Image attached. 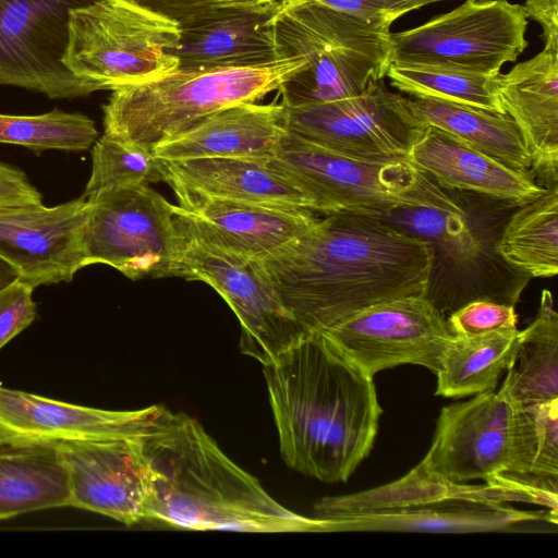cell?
<instances>
[{
	"label": "cell",
	"mask_w": 558,
	"mask_h": 558,
	"mask_svg": "<svg viewBox=\"0 0 558 558\" xmlns=\"http://www.w3.org/2000/svg\"><path fill=\"white\" fill-rule=\"evenodd\" d=\"M255 263L298 324L322 333L373 304L425 296L433 250L381 218L331 214Z\"/></svg>",
	"instance_id": "1"
},
{
	"label": "cell",
	"mask_w": 558,
	"mask_h": 558,
	"mask_svg": "<svg viewBox=\"0 0 558 558\" xmlns=\"http://www.w3.org/2000/svg\"><path fill=\"white\" fill-rule=\"evenodd\" d=\"M263 367L284 462L320 482H347L378 432L373 377L319 332L304 333Z\"/></svg>",
	"instance_id": "2"
},
{
	"label": "cell",
	"mask_w": 558,
	"mask_h": 558,
	"mask_svg": "<svg viewBox=\"0 0 558 558\" xmlns=\"http://www.w3.org/2000/svg\"><path fill=\"white\" fill-rule=\"evenodd\" d=\"M150 476L149 520L197 531L324 532L233 462L201 423L162 409L140 438Z\"/></svg>",
	"instance_id": "3"
},
{
	"label": "cell",
	"mask_w": 558,
	"mask_h": 558,
	"mask_svg": "<svg viewBox=\"0 0 558 558\" xmlns=\"http://www.w3.org/2000/svg\"><path fill=\"white\" fill-rule=\"evenodd\" d=\"M448 191L461 205L460 211L403 208L384 218L432 246L425 298L445 317L476 300L515 305L531 278L499 256L497 243L506 220L519 205Z\"/></svg>",
	"instance_id": "4"
},
{
	"label": "cell",
	"mask_w": 558,
	"mask_h": 558,
	"mask_svg": "<svg viewBox=\"0 0 558 558\" xmlns=\"http://www.w3.org/2000/svg\"><path fill=\"white\" fill-rule=\"evenodd\" d=\"M300 56L253 65L175 69L112 90L102 106L104 135L153 149L207 116L257 102L305 68Z\"/></svg>",
	"instance_id": "5"
},
{
	"label": "cell",
	"mask_w": 558,
	"mask_h": 558,
	"mask_svg": "<svg viewBox=\"0 0 558 558\" xmlns=\"http://www.w3.org/2000/svg\"><path fill=\"white\" fill-rule=\"evenodd\" d=\"M272 21L281 56H300L306 63L278 89L286 107L359 95L391 64L389 28L311 0H279Z\"/></svg>",
	"instance_id": "6"
},
{
	"label": "cell",
	"mask_w": 558,
	"mask_h": 558,
	"mask_svg": "<svg viewBox=\"0 0 558 558\" xmlns=\"http://www.w3.org/2000/svg\"><path fill=\"white\" fill-rule=\"evenodd\" d=\"M271 161L303 193L314 213L384 219L403 208L462 209L448 190L409 159L360 158L288 131Z\"/></svg>",
	"instance_id": "7"
},
{
	"label": "cell",
	"mask_w": 558,
	"mask_h": 558,
	"mask_svg": "<svg viewBox=\"0 0 558 558\" xmlns=\"http://www.w3.org/2000/svg\"><path fill=\"white\" fill-rule=\"evenodd\" d=\"M536 444L533 407L518 405L499 388L444 407L424 459L433 471L454 483L483 480L496 484L510 478L557 493L531 476Z\"/></svg>",
	"instance_id": "8"
},
{
	"label": "cell",
	"mask_w": 558,
	"mask_h": 558,
	"mask_svg": "<svg viewBox=\"0 0 558 558\" xmlns=\"http://www.w3.org/2000/svg\"><path fill=\"white\" fill-rule=\"evenodd\" d=\"M181 26L130 0H94L70 12L64 65L99 90L137 84L178 68L170 50Z\"/></svg>",
	"instance_id": "9"
},
{
	"label": "cell",
	"mask_w": 558,
	"mask_h": 558,
	"mask_svg": "<svg viewBox=\"0 0 558 558\" xmlns=\"http://www.w3.org/2000/svg\"><path fill=\"white\" fill-rule=\"evenodd\" d=\"M86 266L108 265L131 280L180 277L189 239L174 205L147 184L86 197Z\"/></svg>",
	"instance_id": "10"
},
{
	"label": "cell",
	"mask_w": 558,
	"mask_h": 558,
	"mask_svg": "<svg viewBox=\"0 0 558 558\" xmlns=\"http://www.w3.org/2000/svg\"><path fill=\"white\" fill-rule=\"evenodd\" d=\"M527 15L508 0H465L412 29L391 34V64L496 75L527 47Z\"/></svg>",
	"instance_id": "11"
},
{
	"label": "cell",
	"mask_w": 558,
	"mask_h": 558,
	"mask_svg": "<svg viewBox=\"0 0 558 558\" xmlns=\"http://www.w3.org/2000/svg\"><path fill=\"white\" fill-rule=\"evenodd\" d=\"M322 335L349 362L374 377L403 364L420 365L436 374L454 333L425 296L411 295L365 307Z\"/></svg>",
	"instance_id": "12"
},
{
	"label": "cell",
	"mask_w": 558,
	"mask_h": 558,
	"mask_svg": "<svg viewBox=\"0 0 558 558\" xmlns=\"http://www.w3.org/2000/svg\"><path fill=\"white\" fill-rule=\"evenodd\" d=\"M94 0H0V85L73 99L99 89L63 63L70 12Z\"/></svg>",
	"instance_id": "13"
},
{
	"label": "cell",
	"mask_w": 558,
	"mask_h": 558,
	"mask_svg": "<svg viewBox=\"0 0 558 558\" xmlns=\"http://www.w3.org/2000/svg\"><path fill=\"white\" fill-rule=\"evenodd\" d=\"M404 96L384 78L359 95L287 108L288 131L329 149L374 160L409 159L417 129Z\"/></svg>",
	"instance_id": "14"
},
{
	"label": "cell",
	"mask_w": 558,
	"mask_h": 558,
	"mask_svg": "<svg viewBox=\"0 0 558 558\" xmlns=\"http://www.w3.org/2000/svg\"><path fill=\"white\" fill-rule=\"evenodd\" d=\"M180 277L218 292L240 322L241 352L263 366L306 333L255 262L189 240Z\"/></svg>",
	"instance_id": "15"
},
{
	"label": "cell",
	"mask_w": 558,
	"mask_h": 558,
	"mask_svg": "<svg viewBox=\"0 0 558 558\" xmlns=\"http://www.w3.org/2000/svg\"><path fill=\"white\" fill-rule=\"evenodd\" d=\"M88 202L82 195L56 206L0 208V259L34 288L69 282L86 267Z\"/></svg>",
	"instance_id": "16"
},
{
	"label": "cell",
	"mask_w": 558,
	"mask_h": 558,
	"mask_svg": "<svg viewBox=\"0 0 558 558\" xmlns=\"http://www.w3.org/2000/svg\"><path fill=\"white\" fill-rule=\"evenodd\" d=\"M140 438L58 445L54 449L68 473L71 507L126 525L149 520L150 476Z\"/></svg>",
	"instance_id": "17"
},
{
	"label": "cell",
	"mask_w": 558,
	"mask_h": 558,
	"mask_svg": "<svg viewBox=\"0 0 558 558\" xmlns=\"http://www.w3.org/2000/svg\"><path fill=\"white\" fill-rule=\"evenodd\" d=\"M163 409L104 410L0 386V447L56 448L70 441L140 438Z\"/></svg>",
	"instance_id": "18"
},
{
	"label": "cell",
	"mask_w": 558,
	"mask_h": 558,
	"mask_svg": "<svg viewBox=\"0 0 558 558\" xmlns=\"http://www.w3.org/2000/svg\"><path fill=\"white\" fill-rule=\"evenodd\" d=\"M174 213L189 240L252 262L279 253L318 219L304 208L222 199L178 204Z\"/></svg>",
	"instance_id": "19"
},
{
	"label": "cell",
	"mask_w": 558,
	"mask_h": 558,
	"mask_svg": "<svg viewBox=\"0 0 558 558\" xmlns=\"http://www.w3.org/2000/svg\"><path fill=\"white\" fill-rule=\"evenodd\" d=\"M498 95L532 159L531 172L547 189L558 185V47L498 74Z\"/></svg>",
	"instance_id": "20"
},
{
	"label": "cell",
	"mask_w": 558,
	"mask_h": 558,
	"mask_svg": "<svg viewBox=\"0 0 558 558\" xmlns=\"http://www.w3.org/2000/svg\"><path fill=\"white\" fill-rule=\"evenodd\" d=\"M161 160V159H160ZM162 181L179 205L204 199L258 203L311 210L303 193L271 158L210 157L161 160Z\"/></svg>",
	"instance_id": "21"
},
{
	"label": "cell",
	"mask_w": 558,
	"mask_h": 558,
	"mask_svg": "<svg viewBox=\"0 0 558 558\" xmlns=\"http://www.w3.org/2000/svg\"><path fill=\"white\" fill-rule=\"evenodd\" d=\"M408 157L444 190L472 192L519 206L546 190L531 172L514 170L434 126L415 130Z\"/></svg>",
	"instance_id": "22"
},
{
	"label": "cell",
	"mask_w": 558,
	"mask_h": 558,
	"mask_svg": "<svg viewBox=\"0 0 558 558\" xmlns=\"http://www.w3.org/2000/svg\"><path fill=\"white\" fill-rule=\"evenodd\" d=\"M288 132L287 108L280 101L240 102L220 109L178 136L157 145L161 160L210 157L272 158Z\"/></svg>",
	"instance_id": "23"
},
{
	"label": "cell",
	"mask_w": 558,
	"mask_h": 558,
	"mask_svg": "<svg viewBox=\"0 0 558 558\" xmlns=\"http://www.w3.org/2000/svg\"><path fill=\"white\" fill-rule=\"evenodd\" d=\"M279 0L238 9L181 28L170 50L177 69L262 64L281 56L274 27Z\"/></svg>",
	"instance_id": "24"
},
{
	"label": "cell",
	"mask_w": 558,
	"mask_h": 558,
	"mask_svg": "<svg viewBox=\"0 0 558 558\" xmlns=\"http://www.w3.org/2000/svg\"><path fill=\"white\" fill-rule=\"evenodd\" d=\"M541 504L532 487L515 482L484 485L454 483L433 471L425 459L401 478L359 493L324 497L314 505L316 518L404 509L444 501Z\"/></svg>",
	"instance_id": "25"
},
{
	"label": "cell",
	"mask_w": 558,
	"mask_h": 558,
	"mask_svg": "<svg viewBox=\"0 0 558 558\" xmlns=\"http://www.w3.org/2000/svg\"><path fill=\"white\" fill-rule=\"evenodd\" d=\"M319 519L324 532L474 533L505 531L533 521L557 524V513L551 510H520L508 504L470 500Z\"/></svg>",
	"instance_id": "26"
},
{
	"label": "cell",
	"mask_w": 558,
	"mask_h": 558,
	"mask_svg": "<svg viewBox=\"0 0 558 558\" xmlns=\"http://www.w3.org/2000/svg\"><path fill=\"white\" fill-rule=\"evenodd\" d=\"M405 102L416 128H437L514 170L531 172L532 159L507 113L430 98L407 97Z\"/></svg>",
	"instance_id": "27"
},
{
	"label": "cell",
	"mask_w": 558,
	"mask_h": 558,
	"mask_svg": "<svg viewBox=\"0 0 558 558\" xmlns=\"http://www.w3.org/2000/svg\"><path fill=\"white\" fill-rule=\"evenodd\" d=\"M60 507L71 493L56 449L0 447V520Z\"/></svg>",
	"instance_id": "28"
},
{
	"label": "cell",
	"mask_w": 558,
	"mask_h": 558,
	"mask_svg": "<svg viewBox=\"0 0 558 558\" xmlns=\"http://www.w3.org/2000/svg\"><path fill=\"white\" fill-rule=\"evenodd\" d=\"M518 328L482 335H453L436 372V395L463 398L494 391L519 344Z\"/></svg>",
	"instance_id": "29"
},
{
	"label": "cell",
	"mask_w": 558,
	"mask_h": 558,
	"mask_svg": "<svg viewBox=\"0 0 558 558\" xmlns=\"http://www.w3.org/2000/svg\"><path fill=\"white\" fill-rule=\"evenodd\" d=\"M520 407L558 399V314L544 289L534 320L520 330L519 344L500 387Z\"/></svg>",
	"instance_id": "30"
},
{
	"label": "cell",
	"mask_w": 558,
	"mask_h": 558,
	"mask_svg": "<svg viewBox=\"0 0 558 558\" xmlns=\"http://www.w3.org/2000/svg\"><path fill=\"white\" fill-rule=\"evenodd\" d=\"M497 252L531 279L558 274V185L513 210L502 227Z\"/></svg>",
	"instance_id": "31"
},
{
	"label": "cell",
	"mask_w": 558,
	"mask_h": 558,
	"mask_svg": "<svg viewBox=\"0 0 558 558\" xmlns=\"http://www.w3.org/2000/svg\"><path fill=\"white\" fill-rule=\"evenodd\" d=\"M498 74L390 64L386 76L390 78L393 87L411 97L445 100L489 112L506 113L498 95Z\"/></svg>",
	"instance_id": "32"
},
{
	"label": "cell",
	"mask_w": 558,
	"mask_h": 558,
	"mask_svg": "<svg viewBox=\"0 0 558 558\" xmlns=\"http://www.w3.org/2000/svg\"><path fill=\"white\" fill-rule=\"evenodd\" d=\"M98 131L94 121L81 112L53 109L34 116L0 113V144L46 149L86 150L95 144Z\"/></svg>",
	"instance_id": "33"
},
{
	"label": "cell",
	"mask_w": 558,
	"mask_h": 558,
	"mask_svg": "<svg viewBox=\"0 0 558 558\" xmlns=\"http://www.w3.org/2000/svg\"><path fill=\"white\" fill-rule=\"evenodd\" d=\"M162 181L161 160L153 151L110 138H97L83 195Z\"/></svg>",
	"instance_id": "34"
},
{
	"label": "cell",
	"mask_w": 558,
	"mask_h": 558,
	"mask_svg": "<svg viewBox=\"0 0 558 558\" xmlns=\"http://www.w3.org/2000/svg\"><path fill=\"white\" fill-rule=\"evenodd\" d=\"M537 444L531 469L532 478L557 492L558 481V399L534 404Z\"/></svg>",
	"instance_id": "35"
},
{
	"label": "cell",
	"mask_w": 558,
	"mask_h": 558,
	"mask_svg": "<svg viewBox=\"0 0 558 558\" xmlns=\"http://www.w3.org/2000/svg\"><path fill=\"white\" fill-rule=\"evenodd\" d=\"M446 318L454 335L464 336L513 329L518 325L514 305L487 300L469 302Z\"/></svg>",
	"instance_id": "36"
},
{
	"label": "cell",
	"mask_w": 558,
	"mask_h": 558,
	"mask_svg": "<svg viewBox=\"0 0 558 558\" xmlns=\"http://www.w3.org/2000/svg\"><path fill=\"white\" fill-rule=\"evenodd\" d=\"M150 11L191 27L228 12L268 0H130Z\"/></svg>",
	"instance_id": "37"
},
{
	"label": "cell",
	"mask_w": 558,
	"mask_h": 558,
	"mask_svg": "<svg viewBox=\"0 0 558 558\" xmlns=\"http://www.w3.org/2000/svg\"><path fill=\"white\" fill-rule=\"evenodd\" d=\"M34 289L17 278L0 287V349L35 320Z\"/></svg>",
	"instance_id": "38"
},
{
	"label": "cell",
	"mask_w": 558,
	"mask_h": 558,
	"mask_svg": "<svg viewBox=\"0 0 558 558\" xmlns=\"http://www.w3.org/2000/svg\"><path fill=\"white\" fill-rule=\"evenodd\" d=\"M365 23L390 28V25L410 11L424 5L418 0H311Z\"/></svg>",
	"instance_id": "39"
},
{
	"label": "cell",
	"mask_w": 558,
	"mask_h": 558,
	"mask_svg": "<svg viewBox=\"0 0 558 558\" xmlns=\"http://www.w3.org/2000/svg\"><path fill=\"white\" fill-rule=\"evenodd\" d=\"M38 203H43V195L26 173L0 161V208Z\"/></svg>",
	"instance_id": "40"
},
{
	"label": "cell",
	"mask_w": 558,
	"mask_h": 558,
	"mask_svg": "<svg viewBox=\"0 0 558 558\" xmlns=\"http://www.w3.org/2000/svg\"><path fill=\"white\" fill-rule=\"evenodd\" d=\"M523 7L543 27L545 46L558 47V0H526Z\"/></svg>",
	"instance_id": "41"
},
{
	"label": "cell",
	"mask_w": 558,
	"mask_h": 558,
	"mask_svg": "<svg viewBox=\"0 0 558 558\" xmlns=\"http://www.w3.org/2000/svg\"><path fill=\"white\" fill-rule=\"evenodd\" d=\"M15 278V271L7 263L0 259V287L9 283Z\"/></svg>",
	"instance_id": "42"
},
{
	"label": "cell",
	"mask_w": 558,
	"mask_h": 558,
	"mask_svg": "<svg viewBox=\"0 0 558 558\" xmlns=\"http://www.w3.org/2000/svg\"><path fill=\"white\" fill-rule=\"evenodd\" d=\"M418 1H422L425 4H429V3L439 2V1H444V0H418Z\"/></svg>",
	"instance_id": "43"
}]
</instances>
